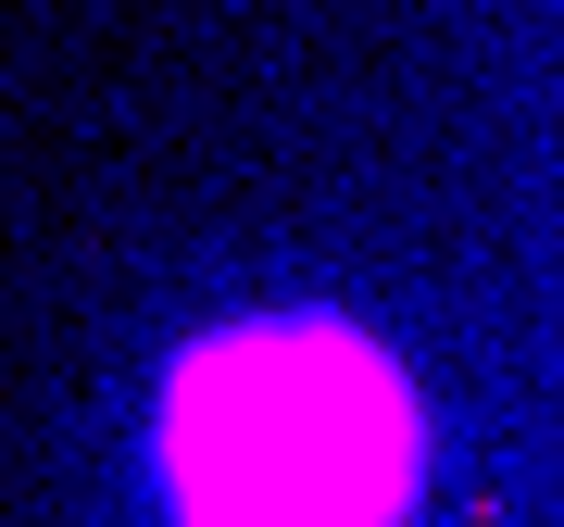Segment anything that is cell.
<instances>
[{"mask_svg": "<svg viewBox=\"0 0 564 527\" xmlns=\"http://www.w3.org/2000/svg\"><path fill=\"white\" fill-rule=\"evenodd\" d=\"M163 465L188 527H389L402 389L326 326H239L176 377Z\"/></svg>", "mask_w": 564, "mask_h": 527, "instance_id": "1", "label": "cell"}]
</instances>
